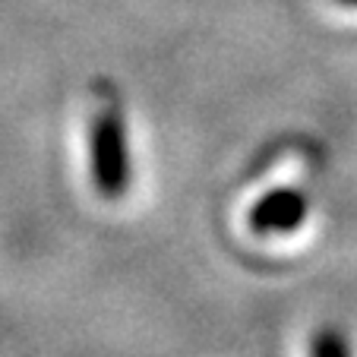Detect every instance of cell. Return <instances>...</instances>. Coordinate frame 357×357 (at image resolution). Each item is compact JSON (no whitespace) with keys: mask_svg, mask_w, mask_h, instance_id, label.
Listing matches in <instances>:
<instances>
[{"mask_svg":"<svg viewBox=\"0 0 357 357\" xmlns=\"http://www.w3.org/2000/svg\"><path fill=\"white\" fill-rule=\"evenodd\" d=\"M310 215V199L297 187H278L259 196V202L250 209V228L259 237H282L294 234Z\"/></svg>","mask_w":357,"mask_h":357,"instance_id":"2","label":"cell"},{"mask_svg":"<svg viewBox=\"0 0 357 357\" xmlns=\"http://www.w3.org/2000/svg\"><path fill=\"white\" fill-rule=\"evenodd\" d=\"M89 171L92 187L105 199H121L133 181V162H130V136L127 121L117 105H105L92 117L89 127Z\"/></svg>","mask_w":357,"mask_h":357,"instance_id":"1","label":"cell"},{"mask_svg":"<svg viewBox=\"0 0 357 357\" xmlns=\"http://www.w3.org/2000/svg\"><path fill=\"white\" fill-rule=\"evenodd\" d=\"M310 357H351V342L338 326H323L310 338Z\"/></svg>","mask_w":357,"mask_h":357,"instance_id":"3","label":"cell"},{"mask_svg":"<svg viewBox=\"0 0 357 357\" xmlns=\"http://www.w3.org/2000/svg\"><path fill=\"white\" fill-rule=\"evenodd\" d=\"M335 3H342V7H351V10H357V0H335Z\"/></svg>","mask_w":357,"mask_h":357,"instance_id":"4","label":"cell"}]
</instances>
